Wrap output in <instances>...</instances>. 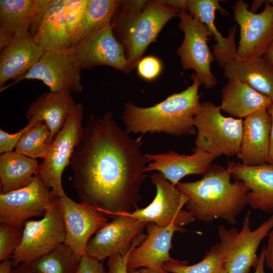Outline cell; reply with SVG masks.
Instances as JSON below:
<instances>
[{"instance_id": "obj_32", "label": "cell", "mask_w": 273, "mask_h": 273, "mask_svg": "<svg viewBox=\"0 0 273 273\" xmlns=\"http://www.w3.org/2000/svg\"><path fill=\"white\" fill-rule=\"evenodd\" d=\"M50 131L43 122H40L29 128L22 135L16 148V152L32 159H44L52 143Z\"/></svg>"}, {"instance_id": "obj_29", "label": "cell", "mask_w": 273, "mask_h": 273, "mask_svg": "<svg viewBox=\"0 0 273 273\" xmlns=\"http://www.w3.org/2000/svg\"><path fill=\"white\" fill-rule=\"evenodd\" d=\"M120 4V1L117 0H88L71 47L93 33L110 25Z\"/></svg>"}, {"instance_id": "obj_2", "label": "cell", "mask_w": 273, "mask_h": 273, "mask_svg": "<svg viewBox=\"0 0 273 273\" xmlns=\"http://www.w3.org/2000/svg\"><path fill=\"white\" fill-rule=\"evenodd\" d=\"M190 78L191 85L153 106L125 103L121 118L125 130L128 133H164L176 136L196 134L194 117L201 104L198 93L201 83L195 73Z\"/></svg>"}, {"instance_id": "obj_40", "label": "cell", "mask_w": 273, "mask_h": 273, "mask_svg": "<svg viewBox=\"0 0 273 273\" xmlns=\"http://www.w3.org/2000/svg\"><path fill=\"white\" fill-rule=\"evenodd\" d=\"M268 111L271 116L272 127L270 137L269 148L267 163L273 166V105L269 108Z\"/></svg>"}, {"instance_id": "obj_15", "label": "cell", "mask_w": 273, "mask_h": 273, "mask_svg": "<svg viewBox=\"0 0 273 273\" xmlns=\"http://www.w3.org/2000/svg\"><path fill=\"white\" fill-rule=\"evenodd\" d=\"M70 50L81 70L106 65L126 73L130 71L124 48L111 25L93 33Z\"/></svg>"}, {"instance_id": "obj_42", "label": "cell", "mask_w": 273, "mask_h": 273, "mask_svg": "<svg viewBox=\"0 0 273 273\" xmlns=\"http://www.w3.org/2000/svg\"><path fill=\"white\" fill-rule=\"evenodd\" d=\"M160 1L162 3L178 8L180 10L187 11V0H160Z\"/></svg>"}, {"instance_id": "obj_12", "label": "cell", "mask_w": 273, "mask_h": 273, "mask_svg": "<svg viewBox=\"0 0 273 273\" xmlns=\"http://www.w3.org/2000/svg\"><path fill=\"white\" fill-rule=\"evenodd\" d=\"M59 197L35 175L26 187L0 194V222L23 228L33 217L43 216Z\"/></svg>"}, {"instance_id": "obj_9", "label": "cell", "mask_w": 273, "mask_h": 273, "mask_svg": "<svg viewBox=\"0 0 273 273\" xmlns=\"http://www.w3.org/2000/svg\"><path fill=\"white\" fill-rule=\"evenodd\" d=\"M150 179L156 190L152 202L143 208H137L129 212L117 213L113 217L127 216L164 228L172 224L183 227L196 219L189 211L183 209L189 200L187 196L181 193L160 172L152 174Z\"/></svg>"}, {"instance_id": "obj_45", "label": "cell", "mask_w": 273, "mask_h": 273, "mask_svg": "<svg viewBox=\"0 0 273 273\" xmlns=\"http://www.w3.org/2000/svg\"><path fill=\"white\" fill-rule=\"evenodd\" d=\"M263 57L273 66V41L265 51Z\"/></svg>"}, {"instance_id": "obj_17", "label": "cell", "mask_w": 273, "mask_h": 273, "mask_svg": "<svg viewBox=\"0 0 273 273\" xmlns=\"http://www.w3.org/2000/svg\"><path fill=\"white\" fill-rule=\"evenodd\" d=\"M147 237L131 251L127 262L128 273L141 268H147L159 273H168L163 268L165 262L172 260L169 251L175 232L186 230L175 224L164 228L149 222L146 226Z\"/></svg>"}, {"instance_id": "obj_44", "label": "cell", "mask_w": 273, "mask_h": 273, "mask_svg": "<svg viewBox=\"0 0 273 273\" xmlns=\"http://www.w3.org/2000/svg\"><path fill=\"white\" fill-rule=\"evenodd\" d=\"M11 273H34L26 263H22L14 267Z\"/></svg>"}, {"instance_id": "obj_34", "label": "cell", "mask_w": 273, "mask_h": 273, "mask_svg": "<svg viewBox=\"0 0 273 273\" xmlns=\"http://www.w3.org/2000/svg\"><path fill=\"white\" fill-rule=\"evenodd\" d=\"M88 3V0H64V19L67 33L71 41V46Z\"/></svg>"}, {"instance_id": "obj_30", "label": "cell", "mask_w": 273, "mask_h": 273, "mask_svg": "<svg viewBox=\"0 0 273 273\" xmlns=\"http://www.w3.org/2000/svg\"><path fill=\"white\" fill-rule=\"evenodd\" d=\"M79 263L72 250L64 243L27 263L34 273H76Z\"/></svg>"}, {"instance_id": "obj_16", "label": "cell", "mask_w": 273, "mask_h": 273, "mask_svg": "<svg viewBox=\"0 0 273 273\" xmlns=\"http://www.w3.org/2000/svg\"><path fill=\"white\" fill-rule=\"evenodd\" d=\"M148 223L127 216L114 217L91 238L84 255L103 261L113 255L126 253Z\"/></svg>"}, {"instance_id": "obj_46", "label": "cell", "mask_w": 273, "mask_h": 273, "mask_svg": "<svg viewBox=\"0 0 273 273\" xmlns=\"http://www.w3.org/2000/svg\"><path fill=\"white\" fill-rule=\"evenodd\" d=\"M130 273H159V272L150 268H141L138 269L133 270Z\"/></svg>"}, {"instance_id": "obj_48", "label": "cell", "mask_w": 273, "mask_h": 273, "mask_svg": "<svg viewBox=\"0 0 273 273\" xmlns=\"http://www.w3.org/2000/svg\"><path fill=\"white\" fill-rule=\"evenodd\" d=\"M268 2L270 4L273 5V0H268Z\"/></svg>"}, {"instance_id": "obj_27", "label": "cell", "mask_w": 273, "mask_h": 273, "mask_svg": "<svg viewBox=\"0 0 273 273\" xmlns=\"http://www.w3.org/2000/svg\"><path fill=\"white\" fill-rule=\"evenodd\" d=\"M223 76L248 84L273 102V66L263 57L244 61L235 59L224 67Z\"/></svg>"}, {"instance_id": "obj_20", "label": "cell", "mask_w": 273, "mask_h": 273, "mask_svg": "<svg viewBox=\"0 0 273 273\" xmlns=\"http://www.w3.org/2000/svg\"><path fill=\"white\" fill-rule=\"evenodd\" d=\"M272 118L268 111L252 114L243 121V133L237 158L247 166L267 163Z\"/></svg>"}, {"instance_id": "obj_23", "label": "cell", "mask_w": 273, "mask_h": 273, "mask_svg": "<svg viewBox=\"0 0 273 273\" xmlns=\"http://www.w3.org/2000/svg\"><path fill=\"white\" fill-rule=\"evenodd\" d=\"M0 85L16 81L40 59L44 50L31 36L16 37L0 49Z\"/></svg>"}, {"instance_id": "obj_5", "label": "cell", "mask_w": 273, "mask_h": 273, "mask_svg": "<svg viewBox=\"0 0 273 273\" xmlns=\"http://www.w3.org/2000/svg\"><path fill=\"white\" fill-rule=\"evenodd\" d=\"M221 108L211 102L201 103L194 117L196 138L194 149H201L216 158L237 156L242 140V119L225 117Z\"/></svg>"}, {"instance_id": "obj_31", "label": "cell", "mask_w": 273, "mask_h": 273, "mask_svg": "<svg viewBox=\"0 0 273 273\" xmlns=\"http://www.w3.org/2000/svg\"><path fill=\"white\" fill-rule=\"evenodd\" d=\"M163 268L168 273H228L219 243L213 245L200 262L188 265V262L173 259L166 262Z\"/></svg>"}, {"instance_id": "obj_3", "label": "cell", "mask_w": 273, "mask_h": 273, "mask_svg": "<svg viewBox=\"0 0 273 273\" xmlns=\"http://www.w3.org/2000/svg\"><path fill=\"white\" fill-rule=\"evenodd\" d=\"M231 176L228 168L214 164L201 179L179 182L176 187L188 197L186 210L196 219L206 223L220 219L236 224V218L247 205L249 189L242 181L232 183Z\"/></svg>"}, {"instance_id": "obj_35", "label": "cell", "mask_w": 273, "mask_h": 273, "mask_svg": "<svg viewBox=\"0 0 273 273\" xmlns=\"http://www.w3.org/2000/svg\"><path fill=\"white\" fill-rule=\"evenodd\" d=\"M139 76L147 81H152L161 73L162 65L156 57L149 56L142 58L136 66Z\"/></svg>"}, {"instance_id": "obj_13", "label": "cell", "mask_w": 273, "mask_h": 273, "mask_svg": "<svg viewBox=\"0 0 273 273\" xmlns=\"http://www.w3.org/2000/svg\"><path fill=\"white\" fill-rule=\"evenodd\" d=\"M81 71L70 48L46 50L38 61L12 84L23 79H37L47 85L50 92L64 90L79 93L83 89Z\"/></svg>"}, {"instance_id": "obj_39", "label": "cell", "mask_w": 273, "mask_h": 273, "mask_svg": "<svg viewBox=\"0 0 273 273\" xmlns=\"http://www.w3.org/2000/svg\"><path fill=\"white\" fill-rule=\"evenodd\" d=\"M268 240L265 247L264 262L273 272V228L267 235Z\"/></svg>"}, {"instance_id": "obj_26", "label": "cell", "mask_w": 273, "mask_h": 273, "mask_svg": "<svg viewBox=\"0 0 273 273\" xmlns=\"http://www.w3.org/2000/svg\"><path fill=\"white\" fill-rule=\"evenodd\" d=\"M64 0H49L33 37L44 51L63 50L71 47L64 16Z\"/></svg>"}, {"instance_id": "obj_37", "label": "cell", "mask_w": 273, "mask_h": 273, "mask_svg": "<svg viewBox=\"0 0 273 273\" xmlns=\"http://www.w3.org/2000/svg\"><path fill=\"white\" fill-rule=\"evenodd\" d=\"M40 122L28 121L27 125L15 133H9L0 129V153L13 151L16 148L23 134L30 128Z\"/></svg>"}, {"instance_id": "obj_1", "label": "cell", "mask_w": 273, "mask_h": 273, "mask_svg": "<svg viewBox=\"0 0 273 273\" xmlns=\"http://www.w3.org/2000/svg\"><path fill=\"white\" fill-rule=\"evenodd\" d=\"M142 138H132L112 112L100 118L89 116L70 161L81 202L111 217L138 208L149 162L142 152Z\"/></svg>"}, {"instance_id": "obj_41", "label": "cell", "mask_w": 273, "mask_h": 273, "mask_svg": "<svg viewBox=\"0 0 273 273\" xmlns=\"http://www.w3.org/2000/svg\"><path fill=\"white\" fill-rule=\"evenodd\" d=\"M264 257L265 247H263L258 256V260L255 266L254 267L255 270L253 273H265L264 271Z\"/></svg>"}, {"instance_id": "obj_8", "label": "cell", "mask_w": 273, "mask_h": 273, "mask_svg": "<svg viewBox=\"0 0 273 273\" xmlns=\"http://www.w3.org/2000/svg\"><path fill=\"white\" fill-rule=\"evenodd\" d=\"M59 198L47 208L41 219L25 222L21 242L10 257L14 268L40 257L64 243L65 229Z\"/></svg>"}, {"instance_id": "obj_18", "label": "cell", "mask_w": 273, "mask_h": 273, "mask_svg": "<svg viewBox=\"0 0 273 273\" xmlns=\"http://www.w3.org/2000/svg\"><path fill=\"white\" fill-rule=\"evenodd\" d=\"M49 0H1L0 49L16 37H33Z\"/></svg>"}, {"instance_id": "obj_7", "label": "cell", "mask_w": 273, "mask_h": 273, "mask_svg": "<svg viewBox=\"0 0 273 273\" xmlns=\"http://www.w3.org/2000/svg\"><path fill=\"white\" fill-rule=\"evenodd\" d=\"M248 210L240 231L235 228L217 227V235L228 273H250L258 260L256 252L262 240L273 228V214L257 229H251Z\"/></svg>"}, {"instance_id": "obj_28", "label": "cell", "mask_w": 273, "mask_h": 273, "mask_svg": "<svg viewBox=\"0 0 273 273\" xmlns=\"http://www.w3.org/2000/svg\"><path fill=\"white\" fill-rule=\"evenodd\" d=\"M39 164L16 151L1 154V193L5 194L27 186L33 180Z\"/></svg>"}, {"instance_id": "obj_11", "label": "cell", "mask_w": 273, "mask_h": 273, "mask_svg": "<svg viewBox=\"0 0 273 273\" xmlns=\"http://www.w3.org/2000/svg\"><path fill=\"white\" fill-rule=\"evenodd\" d=\"M263 10L255 13L249 4L237 1L233 6L234 19L239 26L240 40L236 59L244 61L262 57L273 41V5L264 1Z\"/></svg>"}, {"instance_id": "obj_43", "label": "cell", "mask_w": 273, "mask_h": 273, "mask_svg": "<svg viewBox=\"0 0 273 273\" xmlns=\"http://www.w3.org/2000/svg\"><path fill=\"white\" fill-rule=\"evenodd\" d=\"M13 267L11 259L2 260L0 263V273H11Z\"/></svg>"}, {"instance_id": "obj_14", "label": "cell", "mask_w": 273, "mask_h": 273, "mask_svg": "<svg viewBox=\"0 0 273 273\" xmlns=\"http://www.w3.org/2000/svg\"><path fill=\"white\" fill-rule=\"evenodd\" d=\"M65 229L64 243L78 262L85 255L91 237L109 222L104 214L88 204L77 203L66 195L59 198Z\"/></svg>"}, {"instance_id": "obj_33", "label": "cell", "mask_w": 273, "mask_h": 273, "mask_svg": "<svg viewBox=\"0 0 273 273\" xmlns=\"http://www.w3.org/2000/svg\"><path fill=\"white\" fill-rule=\"evenodd\" d=\"M23 228L0 222V260L10 259L20 244Z\"/></svg>"}, {"instance_id": "obj_22", "label": "cell", "mask_w": 273, "mask_h": 273, "mask_svg": "<svg viewBox=\"0 0 273 273\" xmlns=\"http://www.w3.org/2000/svg\"><path fill=\"white\" fill-rule=\"evenodd\" d=\"M228 168L235 180L242 181L249 188L247 205L273 214V166L268 163L247 166L229 162Z\"/></svg>"}, {"instance_id": "obj_4", "label": "cell", "mask_w": 273, "mask_h": 273, "mask_svg": "<svg viewBox=\"0 0 273 273\" xmlns=\"http://www.w3.org/2000/svg\"><path fill=\"white\" fill-rule=\"evenodd\" d=\"M180 11L160 0L149 1L138 15L126 20H112L113 33L124 48L130 71L136 67L150 44L156 42L164 25Z\"/></svg>"}, {"instance_id": "obj_36", "label": "cell", "mask_w": 273, "mask_h": 273, "mask_svg": "<svg viewBox=\"0 0 273 273\" xmlns=\"http://www.w3.org/2000/svg\"><path fill=\"white\" fill-rule=\"evenodd\" d=\"M147 234H141L133 243L130 249L124 254H116L108 258V273H128L127 262L132 249L140 245L146 238Z\"/></svg>"}, {"instance_id": "obj_38", "label": "cell", "mask_w": 273, "mask_h": 273, "mask_svg": "<svg viewBox=\"0 0 273 273\" xmlns=\"http://www.w3.org/2000/svg\"><path fill=\"white\" fill-rule=\"evenodd\" d=\"M76 273H108L102 261L86 255L79 262Z\"/></svg>"}, {"instance_id": "obj_25", "label": "cell", "mask_w": 273, "mask_h": 273, "mask_svg": "<svg viewBox=\"0 0 273 273\" xmlns=\"http://www.w3.org/2000/svg\"><path fill=\"white\" fill-rule=\"evenodd\" d=\"M272 105L269 98L238 79H229L221 90V110L235 118L268 111Z\"/></svg>"}, {"instance_id": "obj_6", "label": "cell", "mask_w": 273, "mask_h": 273, "mask_svg": "<svg viewBox=\"0 0 273 273\" xmlns=\"http://www.w3.org/2000/svg\"><path fill=\"white\" fill-rule=\"evenodd\" d=\"M83 109L81 104H76L65 124L55 137L35 175L59 198L66 195L62 183L63 172L70 164L73 151L83 133Z\"/></svg>"}, {"instance_id": "obj_21", "label": "cell", "mask_w": 273, "mask_h": 273, "mask_svg": "<svg viewBox=\"0 0 273 273\" xmlns=\"http://www.w3.org/2000/svg\"><path fill=\"white\" fill-rule=\"evenodd\" d=\"M218 0H187V12L193 17L204 23L214 36L216 42L212 46V54L219 65L222 68L236 59L237 47L235 36L238 25L230 28L225 37L217 29L215 24V12L226 16L228 12L223 9Z\"/></svg>"}, {"instance_id": "obj_24", "label": "cell", "mask_w": 273, "mask_h": 273, "mask_svg": "<svg viewBox=\"0 0 273 273\" xmlns=\"http://www.w3.org/2000/svg\"><path fill=\"white\" fill-rule=\"evenodd\" d=\"M76 105L71 93L66 90L43 93L30 104L26 117L28 121L44 122L53 144Z\"/></svg>"}, {"instance_id": "obj_19", "label": "cell", "mask_w": 273, "mask_h": 273, "mask_svg": "<svg viewBox=\"0 0 273 273\" xmlns=\"http://www.w3.org/2000/svg\"><path fill=\"white\" fill-rule=\"evenodd\" d=\"M193 151L194 153L191 155H180L173 151L164 154H145L149 164L145 167L144 171H157L175 186L187 175H203L215 158L201 149L194 148Z\"/></svg>"}, {"instance_id": "obj_47", "label": "cell", "mask_w": 273, "mask_h": 273, "mask_svg": "<svg viewBox=\"0 0 273 273\" xmlns=\"http://www.w3.org/2000/svg\"><path fill=\"white\" fill-rule=\"evenodd\" d=\"M262 3H264V1H255L252 5V9L251 10H250L254 13V12L259 8Z\"/></svg>"}, {"instance_id": "obj_10", "label": "cell", "mask_w": 273, "mask_h": 273, "mask_svg": "<svg viewBox=\"0 0 273 273\" xmlns=\"http://www.w3.org/2000/svg\"><path fill=\"white\" fill-rule=\"evenodd\" d=\"M177 17L178 27L184 34L181 46L177 50L184 70L193 69L205 88L210 89L217 83L210 67L215 58L210 51L208 41L212 33L203 23L192 17L187 11L181 10Z\"/></svg>"}]
</instances>
